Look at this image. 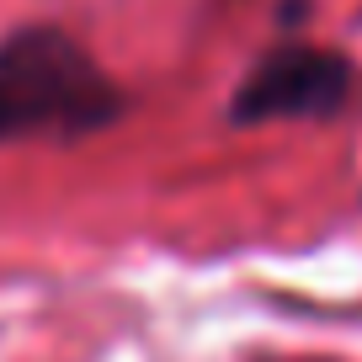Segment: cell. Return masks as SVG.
Here are the masks:
<instances>
[{
    "label": "cell",
    "instance_id": "cell-3",
    "mask_svg": "<svg viewBox=\"0 0 362 362\" xmlns=\"http://www.w3.org/2000/svg\"><path fill=\"white\" fill-rule=\"evenodd\" d=\"M293 16H298V0H288V6H283V22H293Z\"/></svg>",
    "mask_w": 362,
    "mask_h": 362
},
{
    "label": "cell",
    "instance_id": "cell-1",
    "mask_svg": "<svg viewBox=\"0 0 362 362\" xmlns=\"http://www.w3.org/2000/svg\"><path fill=\"white\" fill-rule=\"evenodd\" d=\"M128 112V90L75 33L48 22L0 37V149L33 139H86Z\"/></svg>",
    "mask_w": 362,
    "mask_h": 362
},
{
    "label": "cell",
    "instance_id": "cell-2",
    "mask_svg": "<svg viewBox=\"0 0 362 362\" xmlns=\"http://www.w3.org/2000/svg\"><path fill=\"white\" fill-rule=\"evenodd\" d=\"M351 59L325 43H272L240 75L229 96V123H330L351 107Z\"/></svg>",
    "mask_w": 362,
    "mask_h": 362
}]
</instances>
